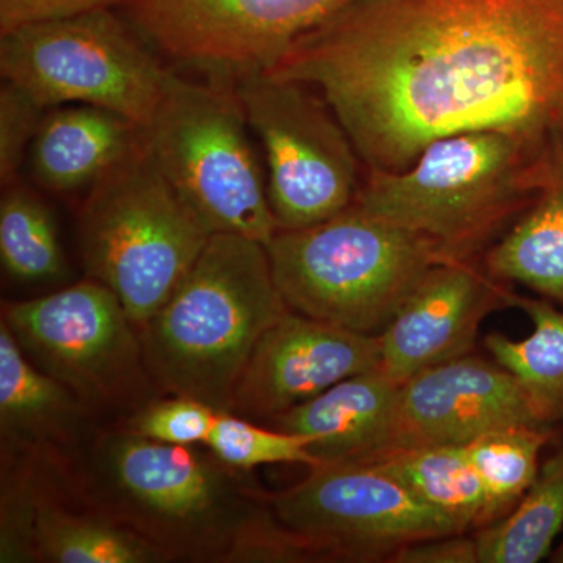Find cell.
<instances>
[{"label": "cell", "mask_w": 563, "mask_h": 563, "mask_svg": "<svg viewBox=\"0 0 563 563\" xmlns=\"http://www.w3.org/2000/svg\"><path fill=\"white\" fill-rule=\"evenodd\" d=\"M266 74L320 91L366 172L466 132L510 133L563 166V0H363Z\"/></svg>", "instance_id": "obj_1"}, {"label": "cell", "mask_w": 563, "mask_h": 563, "mask_svg": "<svg viewBox=\"0 0 563 563\" xmlns=\"http://www.w3.org/2000/svg\"><path fill=\"white\" fill-rule=\"evenodd\" d=\"M287 312L265 244L211 235L176 291L140 329L152 383L229 412L255 344Z\"/></svg>", "instance_id": "obj_2"}, {"label": "cell", "mask_w": 563, "mask_h": 563, "mask_svg": "<svg viewBox=\"0 0 563 563\" xmlns=\"http://www.w3.org/2000/svg\"><path fill=\"white\" fill-rule=\"evenodd\" d=\"M563 172L504 132L444 136L398 173L366 172L355 206L428 240L444 258H483Z\"/></svg>", "instance_id": "obj_3"}, {"label": "cell", "mask_w": 563, "mask_h": 563, "mask_svg": "<svg viewBox=\"0 0 563 563\" xmlns=\"http://www.w3.org/2000/svg\"><path fill=\"white\" fill-rule=\"evenodd\" d=\"M229 470L195 446L110 433L95 444L84 496L92 510L146 537L172 561L228 562L263 510Z\"/></svg>", "instance_id": "obj_4"}, {"label": "cell", "mask_w": 563, "mask_h": 563, "mask_svg": "<svg viewBox=\"0 0 563 563\" xmlns=\"http://www.w3.org/2000/svg\"><path fill=\"white\" fill-rule=\"evenodd\" d=\"M265 250L291 312L366 335L383 333L429 269L448 261L355 203L320 224L277 231Z\"/></svg>", "instance_id": "obj_5"}, {"label": "cell", "mask_w": 563, "mask_h": 563, "mask_svg": "<svg viewBox=\"0 0 563 563\" xmlns=\"http://www.w3.org/2000/svg\"><path fill=\"white\" fill-rule=\"evenodd\" d=\"M87 277L118 296L135 328L157 313L211 233L139 146L88 191L77 222Z\"/></svg>", "instance_id": "obj_6"}, {"label": "cell", "mask_w": 563, "mask_h": 563, "mask_svg": "<svg viewBox=\"0 0 563 563\" xmlns=\"http://www.w3.org/2000/svg\"><path fill=\"white\" fill-rule=\"evenodd\" d=\"M143 136L158 168L211 235L266 244L279 231L233 81H195L173 70Z\"/></svg>", "instance_id": "obj_7"}, {"label": "cell", "mask_w": 563, "mask_h": 563, "mask_svg": "<svg viewBox=\"0 0 563 563\" xmlns=\"http://www.w3.org/2000/svg\"><path fill=\"white\" fill-rule=\"evenodd\" d=\"M173 69L118 9L25 25L0 35L2 79L44 110L95 106L146 128Z\"/></svg>", "instance_id": "obj_8"}, {"label": "cell", "mask_w": 563, "mask_h": 563, "mask_svg": "<svg viewBox=\"0 0 563 563\" xmlns=\"http://www.w3.org/2000/svg\"><path fill=\"white\" fill-rule=\"evenodd\" d=\"M233 85L265 152L266 188L279 231L310 228L350 209L366 169L320 91L266 73Z\"/></svg>", "instance_id": "obj_9"}, {"label": "cell", "mask_w": 563, "mask_h": 563, "mask_svg": "<svg viewBox=\"0 0 563 563\" xmlns=\"http://www.w3.org/2000/svg\"><path fill=\"white\" fill-rule=\"evenodd\" d=\"M2 321L33 365L92 413L140 410L154 390L139 329L118 296L90 277L60 291L3 303Z\"/></svg>", "instance_id": "obj_10"}, {"label": "cell", "mask_w": 563, "mask_h": 563, "mask_svg": "<svg viewBox=\"0 0 563 563\" xmlns=\"http://www.w3.org/2000/svg\"><path fill=\"white\" fill-rule=\"evenodd\" d=\"M363 0H118L169 60L235 81L266 73L303 35Z\"/></svg>", "instance_id": "obj_11"}, {"label": "cell", "mask_w": 563, "mask_h": 563, "mask_svg": "<svg viewBox=\"0 0 563 563\" xmlns=\"http://www.w3.org/2000/svg\"><path fill=\"white\" fill-rule=\"evenodd\" d=\"M268 499L282 525L312 540L332 561L387 562L404 544L465 533L365 462L314 466L302 483Z\"/></svg>", "instance_id": "obj_12"}, {"label": "cell", "mask_w": 563, "mask_h": 563, "mask_svg": "<svg viewBox=\"0 0 563 563\" xmlns=\"http://www.w3.org/2000/svg\"><path fill=\"white\" fill-rule=\"evenodd\" d=\"M379 366V335L347 331L290 310L255 344L229 412L269 421L340 380Z\"/></svg>", "instance_id": "obj_13"}, {"label": "cell", "mask_w": 563, "mask_h": 563, "mask_svg": "<svg viewBox=\"0 0 563 563\" xmlns=\"http://www.w3.org/2000/svg\"><path fill=\"white\" fill-rule=\"evenodd\" d=\"M507 284L484 268L483 258L433 265L379 333L380 366L395 383L472 354L485 318L509 307Z\"/></svg>", "instance_id": "obj_14"}, {"label": "cell", "mask_w": 563, "mask_h": 563, "mask_svg": "<svg viewBox=\"0 0 563 563\" xmlns=\"http://www.w3.org/2000/svg\"><path fill=\"white\" fill-rule=\"evenodd\" d=\"M520 424L543 428L517 377L496 361L470 354L399 385L395 446L466 444L493 429Z\"/></svg>", "instance_id": "obj_15"}, {"label": "cell", "mask_w": 563, "mask_h": 563, "mask_svg": "<svg viewBox=\"0 0 563 563\" xmlns=\"http://www.w3.org/2000/svg\"><path fill=\"white\" fill-rule=\"evenodd\" d=\"M399 385L369 369L266 422L312 439L309 450L320 465L366 461L396 444Z\"/></svg>", "instance_id": "obj_16"}, {"label": "cell", "mask_w": 563, "mask_h": 563, "mask_svg": "<svg viewBox=\"0 0 563 563\" xmlns=\"http://www.w3.org/2000/svg\"><path fill=\"white\" fill-rule=\"evenodd\" d=\"M92 412L66 385L33 365L0 321L2 448L25 457H60L77 446Z\"/></svg>", "instance_id": "obj_17"}, {"label": "cell", "mask_w": 563, "mask_h": 563, "mask_svg": "<svg viewBox=\"0 0 563 563\" xmlns=\"http://www.w3.org/2000/svg\"><path fill=\"white\" fill-rule=\"evenodd\" d=\"M141 139L143 129L114 111L81 103L57 107L44 113L29 150V168L46 190L91 188Z\"/></svg>", "instance_id": "obj_18"}, {"label": "cell", "mask_w": 563, "mask_h": 563, "mask_svg": "<svg viewBox=\"0 0 563 563\" xmlns=\"http://www.w3.org/2000/svg\"><path fill=\"white\" fill-rule=\"evenodd\" d=\"M487 273L520 284L563 310V172L484 252Z\"/></svg>", "instance_id": "obj_19"}, {"label": "cell", "mask_w": 563, "mask_h": 563, "mask_svg": "<svg viewBox=\"0 0 563 563\" xmlns=\"http://www.w3.org/2000/svg\"><path fill=\"white\" fill-rule=\"evenodd\" d=\"M362 462L390 474L465 532L490 525L487 495L463 444L388 448Z\"/></svg>", "instance_id": "obj_20"}, {"label": "cell", "mask_w": 563, "mask_h": 563, "mask_svg": "<svg viewBox=\"0 0 563 563\" xmlns=\"http://www.w3.org/2000/svg\"><path fill=\"white\" fill-rule=\"evenodd\" d=\"M32 561L155 563L172 561L146 537L106 515L76 512L38 495L32 525Z\"/></svg>", "instance_id": "obj_21"}, {"label": "cell", "mask_w": 563, "mask_h": 563, "mask_svg": "<svg viewBox=\"0 0 563 563\" xmlns=\"http://www.w3.org/2000/svg\"><path fill=\"white\" fill-rule=\"evenodd\" d=\"M509 307L523 310L532 333L512 340L503 333L485 336L493 358L514 374L543 428L563 421V310L547 299H532L510 291Z\"/></svg>", "instance_id": "obj_22"}, {"label": "cell", "mask_w": 563, "mask_h": 563, "mask_svg": "<svg viewBox=\"0 0 563 563\" xmlns=\"http://www.w3.org/2000/svg\"><path fill=\"white\" fill-rule=\"evenodd\" d=\"M563 532V446L540 465L520 503L476 533L479 563H537Z\"/></svg>", "instance_id": "obj_23"}, {"label": "cell", "mask_w": 563, "mask_h": 563, "mask_svg": "<svg viewBox=\"0 0 563 563\" xmlns=\"http://www.w3.org/2000/svg\"><path fill=\"white\" fill-rule=\"evenodd\" d=\"M0 261L14 280L41 284L66 274L54 214L35 192L16 181L2 188Z\"/></svg>", "instance_id": "obj_24"}, {"label": "cell", "mask_w": 563, "mask_h": 563, "mask_svg": "<svg viewBox=\"0 0 563 563\" xmlns=\"http://www.w3.org/2000/svg\"><path fill=\"white\" fill-rule=\"evenodd\" d=\"M551 437V428L506 426L463 444L487 495L490 525L509 514L529 490Z\"/></svg>", "instance_id": "obj_25"}, {"label": "cell", "mask_w": 563, "mask_h": 563, "mask_svg": "<svg viewBox=\"0 0 563 563\" xmlns=\"http://www.w3.org/2000/svg\"><path fill=\"white\" fill-rule=\"evenodd\" d=\"M312 439L254 424L232 412H218L206 448L224 465L240 472H251L274 463H301L309 468L320 465L310 453Z\"/></svg>", "instance_id": "obj_26"}, {"label": "cell", "mask_w": 563, "mask_h": 563, "mask_svg": "<svg viewBox=\"0 0 563 563\" xmlns=\"http://www.w3.org/2000/svg\"><path fill=\"white\" fill-rule=\"evenodd\" d=\"M217 417L218 410L209 404L185 396H173L141 407L129 421L125 431L158 443L206 446Z\"/></svg>", "instance_id": "obj_27"}, {"label": "cell", "mask_w": 563, "mask_h": 563, "mask_svg": "<svg viewBox=\"0 0 563 563\" xmlns=\"http://www.w3.org/2000/svg\"><path fill=\"white\" fill-rule=\"evenodd\" d=\"M46 110L27 92L3 80L0 88V181L2 188L20 181L22 163L27 158Z\"/></svg>", "instance_id": "obj_28"}, {"label": "cell", "mask_w": 563, "mask_h": 563, "mask_svg": "<svg viewBox=\"0 0 563 563\" xmlns=\"http://www.w3.org/2000/svg\"><path fill=\"white\" fill-rule=\"evenodd\" d=\"M117 7L118 0H0V35L25 25Z\"/></svg>", "instance_id": "obj_29"}, {"label": "cell", "mask_w": 563, "mask_h": 563, "mask_svg": "<svg viewBox=\"0 0 563 563\" xmlns=\"http://www.w3.org/2000/svg\"><path fill=\"white\" fill-rule=\"evenodd\" d=\"M451 533L404 544L388 558L393 563H479L476 536Z\"/></svg>", "instance_id": "obj_30"}, {"label": "cell", "mask_w": 563, "mask_h": 563, "mask_svg": "<svg viewBox=\"0 0 563 563\" xmlns=\"http://www.w3.org/2000/svg\"><path fill=\"white\" fill-rule=\"evenodd\" d=\"M550 561L555 563H563V537L561 543L553 548L550 554Z\"/></svg>", "instance_id": "obj_31"}]
</instances>
